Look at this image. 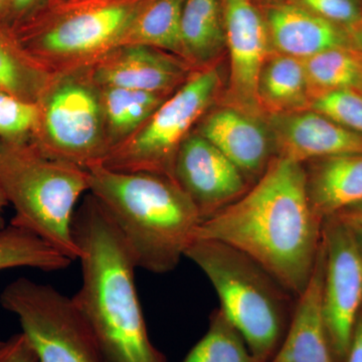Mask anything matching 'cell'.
<instances>
[{"instance_id": "10", "label": "cell", "mask_w": 362, "mask_h": 362, "mask_svg": "<svg viewBox=\"0 0 362 362\" xmlns=\"http://www.w3.org/2000/svg\"><path fill=\"white\" fill-rule=\"evenodd\" d=\"M324 322L337 362H346L362 307V254L354 230L337 216L324 218Z\"/></svg>"}, {"instance_id": "18", "label": "cell", "mask_w": 362, "mask_h": 362, "mask_svg": "<svg viewBox=\"0 0 362 362\" xmlns=\"http://www.w3.org/2000/svg\"><path fill=\"white\" fill-rule=\"evenodd\" d=\"M316 160L305 171L311 206L319 218L324 221L362 202V154Z\"/></svg>"}, {"instance_id": "19", "label": "cell", "mask_w": 362, "mask_h": 362, "mask_svg": "<svg viewBox=\"0 0 362 362\" xmlns=\"http://www.w3.org/2000/svg\"><path fill=\"white\" fill-rule=\"evenodd\" d=\"M180 37L185 61L194 70L209 66L226 45L223 0H185Z\"/></svg>"}, {"instance_id": "3", "label": "cell", "mask_w": 362, "mask_h": 362, "mask_svg": "<svg viewBox=\"0 0 362 362\" xmlns=\"http://www.w3.org/2000/svg\"><path fill=\"white\" fill-rule=\"evenodd\" d=\"M89 192L110 216L137 268L154 274L175 270L202 223L177 183L149 173L87 168Z\"/></svg>"}, {"instance_id": "16", "label": "cell", "mask_w": 362, "mask_h": 362, "mask_svg": "<svg viewBox=\"0 0 362 362\" xmlns=\"http://www.w3.org/2000/svg\"><path fill=\"white\" fill-rule=\"evenodd\" d=\"M194 130L225 154L247 178L261 177L271 162L265 131L239 111L220 109L206 113Z\"/></svg>"}, {"instance_id": "36", "label": "cell", "mask_w": 362, "mask_h": 362, "mask_svg": "<svg viewBox=\"0 0 362 362\" xmlns=\"http://www.w3.org/2000/svg\"><path fill=\"white\" fill-rule=\"evenodd\" d=\"M8 201H7L6 194H4V189L0 185V230L4 228V218H2V213H4V207L8 206Z\"/></svg>"}, {"instance_id": "5", "label": "cell", "mask_w": 362, "mask_h": 362, "mask_svg": "<svg viewBox=\"0 0 362 362\" xmlns=\"http://www.w3.org/2000/svg\"><path fill=\"white\" fill-rule=\"evenodd\" d=\"M0 185L16 213L11 225L78 258L73 220L78 199L89 192L87 169L45 156L30 139L0 138Z\"/></svg>"}, {"instance_id": "15", "label": "cell", "mask_w": 362, "mask_h": 362, "mask_svg": "<svg viewBox=\"0 0 362 362\" xmlns=\"http://www.w3.org/2000/svg\"><path fill=\"white\" fill-rule=\"evenodd\" d=\"M325 257L322 240L306 290L298 297L287 334L270 362H337L324 322L322 290Z\"/></svg>"}, {"instance_id": "8", "label": "cell", "mask_w": 362, "mask_h": 362, "mask_svg": "<svg viewBox=\"0 0 362 362\" xmlns=\"http://www.w3.org/2000/svg\"><path fill=\"white\" fill-rule=\"evenodd\" d=\"M221 87L214 66L192 71L134 134L112 149L100 165L125 173L173 178L178 150L214 103Z\"/></svg>"}, {"instance_id": "25", "label": "cell", "mask_w": 362, "mask_h": 362, "mask_svg": "<svg viewBox=\"0 0 362 362\" xmlns=\"http://www.w3.org/2000/svg\"><path fill=\"white\" fill-rule=\"evenodd\" d=\"M301 61L309 87L320 93L340 89L362 93V52L358 49L337 47Z\"/></svg>"}, {"instance_id": "22", "label": "cell", "mask_w": 362, "mask_h": 362, "mask_svg": "<svg viewBox=\"0 0 362 362\" xmlns=\"http://www.w3.org/2000/svg\"><path fill=\"white\" fill-rule=\"evenodd\" d=\"M54 73L21 47L13 33L0 25V90L37 104Z\"/></svg>"}, {"instance_id": "35", "label": "cell", "mask_w": 362, "mask_h": 362, "mask_svg": "<svg viewBox=\"0 0 362 362\" xmlns=\"http://www.w3.org/2000/svg\"><path fill=\"white\" fill-rule=\"evenodd\" d=\"M9 9H11V0H0V25L6 26V28Z\"/></svg>"}, {"instance_id": "2", "label": "cell", "mask_w": 362, "mask_h": 362, "mask_svg": "<svg viewBox=\"0 0 362 362\" xmlns=\"http://www.w3.org/2000/svg\"><path fill=\"white\" fill-rule=\"evenodd\" d=\"M73 233L82 286L71 301L107 362H168L150 340L136 289L134 258L90 192L76 209Z\"/></svg>"}, {"instance_id": "14", "label": "cell", "mask_w": 362, "mask_h": 362, "mask_svg": "<svg viewBox=\"0 0 362 362\" xmlns=\"http://www.w3.org/2000/svg\"><path fill=\"white\" fill-rule=\"evenodd\" d=\"M279 156L305 161L362 154V135L316 113L273 118Z\"/></svg>"}, {"instance_id": "21", "label": "cell", "mask_w": 362, "mask_h": 362, "mask_svg": "<svg viewBox=\"0 0 362 362\" xmlns=\"http://www.w3.org/2000/svg\"><path fill=\"white\" fill-rule=\"evenodd\" d=\"M183 2L185 0H146L119 45H148L185 59L180 37Z\"/></svg>"}, {"instance_id": "1", "label": "cell", "mask_w": 362, "mask_h": 362, "mask_svg": "<svg viewBox=\"0 0 362 362\" xmlns=\"http://www.w3.org/2000/svg\"><path fill=\"white\" fill-rule=\"evenodd\" d=\"M322 226L309 199L304 164L278 156L238 201L202 221L194 239L245 252L298 298L313 275Z\"/></svg>"}, {"instance_id": "20", "label": "cell", "mask_w": 362, "mask_h": 362, "mask_svg": "<svg viewBox=\"0 0 362 362\" xmlns=\"http://www.w3.org/2000/svg\"><path fill=\"white\" fill-rule=\"evenodd\" d=\"M100 89L105 137L109 152L134 134L170 96L123 88L100 87Z\"/></svg>"}, {"instance_id": "4", "label": "cell", "mask_w": 362, "mask_h": 362, "mask_svg": "<svg viewBox=\"0 0 362 362\" xmlns=\"http://www.w3.org/2000/svg\"><path fill=\"white\" fill-rule=\"evenodd\" d=\"M220 298L221 311L259 362H270L289 329L296 296L251 257L218 240L194 239L185 256Z\"/></svg>"}, {"instance_id": "29", "label": "cell", "mask_w": 362, "mask_h": 362, "mask_svg": "<svg viewBox=\"0 0 362 362\" xmlns=\"http://www.w3.org/2000/svg\"><path fill=\"white\" fill-rule=\"evenodd\" d=\"M292 4L346 28L356 25L362 18L361 7L356 0H292Z\"/></svg>"}, {"instance_id": "7", "label": "cell", "mask_w": 362, "mask_h": 362, "mask_svg": "<svg viewBox=\"0 0 362 362\" xmlns=\"http://www.w3.org/2000/svg\"><path fill=\"white\" fill-rule=\"evenodd\" d=\"M35 105L30 140L42 154L85 169L102 164L109 147L101 89L89 66L54 74Z\"/></svg>"}, {"instance_id": "13", "label": "cell", "mask_w": 362, "mask_h": 362, "mask_svg": "<svg viewBox=\"0 0 362 362\" xmlns=\"http://www.w3.org/2000/svg\"><path fill=\"white\" fill-rule=\"evenodd\" d=\"M101 88H123L173 94L187 82L194 69L185 59L156 47L121 45L89 66Z\"/></svg>"}, {"instance_id": "27", "label": "cell", "mask_w": 362, "mask_h": 362, "mask_svg": "<svg viewBox=\"0 0 362 362\" xmlns=\"http://www.w3.org/2000/svg\"><path fill=\"white\" fill-rule=\"evenodd\" d=\"M312 111L362 135V93L351 89L326 90L311 104Z\"/></svg>"}, {"instance_id": "38", "label": "cell", "mask_w": 362, "mask_h": 362, "mask_svg": "<svg viewBox=\"0 0 362 362\" xmlns=\"http://www.w3.org/2000/svg\"><path fill=\"white\" fill-rule=\"evenodd\" d=\"M4 341H1V340H0V349H1V347L4 346Z\"/></svg>"}, {"instance_id": "12", "label": "cell", "mask_w": 362, "mask_h": 362, "mask_svg": "<svg viewBox=\"0 0 362 362\" xmlns=\"http://www.w3.org/2000/svg\"><path fill=\"white\" fill-rule=\"evenodd\" d=\"M226 45L230 59V92L247 111L259 110V82L267 63L270 33L252 0H223Z\"/></svg>"}, {"instance_id": "23", "label": "cell", "mask_w": 362, "mask_h": 362, "mask_svg": "<svg viewBox=\"0 0 362 362\" xmlns=\"http://www.w3.org/2000/svg\"><path fill=\"white\" fill-rule=\"evenodd\" d=\"M309 84L301 59L281 54L266 63L259 82V105L287 111L305 105Z\"/></svg>"}, {"instance_id": "33", "label": "cell", "mask_w": 362, "mask_h": 362, "mask_svg": "<svg viewBox=\"0 0 362 362\" xmlns=\"http://www.w3.org/2000/svg\"><path fill=\"white\" fill-rule=\"evenodd\" d=\"M334 216L352 228H362V202L346 207Z\"/></svg>"}, {"instance_id": "34", "label": "cell", "mask_w": 362, "mask_h": 362, "mask_svg": "<svg viewBox=\"0 0 362 362\" xmlns=\"http://www.w3.org/2000/svg\"><path fill=\"white\" fill-rule=\"evenodd\" d=\"M350 42L356 45V49L362 52V18L356 25L346 28Z\"/></svg>"}, {"instance_id": "28", "label": "cell", "mask_w": 362, "mask_h": 362, "mask_svg": "<svg viewBox=\"0 0 362 362\" xmlns=\"http://www.w3.org/2000/svg\"><path fill=\"white\" fill-rule=\"evenodd\" d=\"M37 119V105L0 90V138L28 140Z\"/></svg>"}, {"instance_id": "26", "label": "cell", "mask_w": 362, "mask_h": 362, "mask_svg": "<svg viewBox=\"0 0 362 362\" xmlns=\"http://www.w3.org/2000/svg\"><path fill=\"white\" fill-rule=\"evenodd\" d=\"M183 362H259L244 337L220 308L209 317V329Z\"/></svg>"}, {"instance_id": "30", "label": "cell", "mask_w": 362, "mask_h": 362, "mask_svg": "<svg viewBox=\"0 0 362 362\" xmlns=\"http://www.w3.org/2000/svg\"><path fill=\"white\" fill-rule=\"evenodd\" d=\"M49 4V0H11L8 20H13V23L9 30L13 33L20 30L35 18Z\"/></svg>"}, {"instance_id": "24", "label": "cell", "mask_w": 362, "mask_h": 362, "mask_svg": "<svg viewBox=\"0 0 362 362\" xmlns=\"http://www.w3.org/2000/svg\"><path fill=\"white\" fill-rule=\"evenodd\" d=\"M73 259L37 235L13 225L0 230V271L33 268L45 272L64 270Z\"/></svg>"}, {"instance_id": "6", "label": "cell", "mask_w": 362, "mask_h": 362, "mask_svg": "<svg viewBox=\"0 0 362 362\" xmlns=\"http://www.w3.org/2000/svg\"><path fill=\"white\" fill-rule=\"evenodd\" d=\"M146 0H52L13 33L52 73L89 66L118 47Z\"/></svg>"}, {"instance_id": "11", "label": "cell", "mask_w": 362, "mask_h": 362, "mask_svg": "<svg viewBox=\"0 0 362 362\" xmlns=\"http://www.w3.org/2000/svg\"><path fill=\"white\" fill-rule=\"evenodd\" d=\"M173 178L197 207L202 221L249 189L247 177L239 168L195 130L178 150Z\"/></svg>"}, {"instance_id": "32", "label": "cell", "mask_w": 362, "mask_h": 362, "mask_svg": "<svg viewBox=\"0 0 362 362\" xmlns=\"http://www.w3.org/2000/svg\"><path fill=\"white\" fill-rule=\"evenodd\" d=\"M346 362H362V307L357 317Z\"/></svg>"}, {"instance_id": "9", "label": "cell", "mask_w": 362, "mask_h": 362, "mask_svg": "<svg viewBox=\"0 0 362 362\" xmlns=\"http://www.w3.org/2000/svg\"><path fill=\"white\" fill-rule=\"evenodd\" d=\"M0 304L18 317L40 362H107L71 298L52 286L16 279L1 292Z\"/></svg>"}, {"instance_id": "37", "label": "cell", "mask_w": 362, "mask_h": 362, "mask_svg": "<svg viewBox=\"0 0 362 362\" xmlns=\"http://www.w3.org/2000/svg\"><path fill=\"white\" fill-rule=\"evenodd\" d=\"M354 230V235H356V239L357 242V245H358L359 250H361L362 254V228H352Z\"/></svg>"}, {"instance_id": "17", "label": "cell", "mask_w": 362, "mask_h": 362, "mask_svg": "<svg viewBox=\"0 0 362 362\" xmlns=\"http://www.w3.org/2000/svg\"><path fill=\"white\" fill-rule=\"evenodd\" d=\"M266 21L272 44L286 56L305 59L349 47L346 30L292 2L271 7Z\"/></svg>"}, {"instance_id": "31", "label": "cell", "mask_w": 362, "mask_h": 362, "mask_svg": "<svg viewBox=\"0 0 362 362\" xmlns=\"http://www.w3.org/2000/svg\"><path fill=\"white\" fill-rule=\"evenodd\" d=\"M0 362L40 361L23 333H18L4 341L0 349Z\"/></svg>"}]
</instances>
